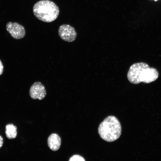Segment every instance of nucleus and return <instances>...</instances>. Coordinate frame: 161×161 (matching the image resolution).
Returning <instances> with one entry per match:
<instances>
[{"label": "nucleus", "mask_w": 161, "mask_h": 161, "mask_svg": "<svg viewBox=\"0 0 161 161\" xmlns=\"http://www.w3.org/2000/svg\"><path fill=\"white\" fill-rule=\"evenodd\" d=\"M3 142V139L2 137L1 136H0V148L2 146Z\"/></svg>", "instance_id": "obj_12"}, {"label": "nucleus", "mask_w": 161, "mask_h": 161, "mask_svg": "<svg viewBox=\"0 0 161 161\" xmlns=\"http://www.w3.org/2000/svg\"><path fill=\"white\" fill-rule=\"evenodd\" d=\"M61 143V138L56 134H52L48 138V145L52 151H56L58 150L60 148Z\"/></svg>", "instance_id": "obj_8"}, {"label": "nucleus", "mask_w": 161, "mask_h": 161, "mask_svg": "<svg viewBox=\"0 0 161 161\" xmlns=\"http://www.w3.org/2000/svg\"><path fill=\"white\" fill-rule=\"evenodd\" d=\"M3 70V66L1 61L0 60V75L2 74Z\"/></svg>", "instance_id": "obj_11"}, {"label": "nucleus", "mask_w": 161, "mask_h": 161, "mask_svg": "<svg viewBox=\"0 0 161 161\" xmlns=\"http://www.w3.org/2000/svg\"><path fill=\"white\" fill-rule=\"evenodd\" d=\"M33 12L35 16L39 20L46 22H50L57 18L59 10L58 6L53 1L42 0L34 5Z\"/></svg>", "instance_id": "obj_2"}, {"label": "nucleus", "mask_w": 161, "mask_h": 161, "mask_svg": "<svg viewBox=\"0 0 161 161\" xmlns=\"http://www.w3.org/2000/svg\"><path fill=\"white\" fill-rule=\"evenodd\" d=\"M155 1H157V0H154Z\"/></svg>", "instance_id": "obj_13"}, {"label": "nucleus", "mask_w": 161, "mask_h": 161, "mask_svg": "<svg viewBox=\"0 0 161 161\" xmlns=\"http://www.w3.org/2000/svg\"><path fill=\"white\" fill-rule=\"evenodd\" d=\"M5 133L9 139L15 138L17 135V127L12 124H9L6 126Z\"/></svg>", "instance_id": "obj_9"}, {"label": "nucleus", "mask_w": 161, "mask_h": 161, "mask_svg": "<svg viewBox=\"0 0 161 161\" xmlns=\"http://www.w3.org/2000/svg\"><path fill=\"white\" fill-rule=\"evenodd\" d=\"M58 34L62 39L68 42L74 41L77 37V33L74 28L66 24L62 25L60 27Z\"/></svg>", "instance_id": "obj_4"}, {"label": "nucleus", "mask_w": 161, "mask_h": 161, "mask_svg": "<svg viewBox=\"0 0 161 161\" xmlns=\"http://www.w3.org/2000/svg\"><path fill=\"white\" fill-rule=\"evenodd\" d=\"M158 76V72L155 69L149 67L142 72L140 80L141 82L148 83L155 81Z\"/></svg>", "instance_id": "obj_7"}, {"label": "nucleus", "mask_w": 161, "mask_h": 161, "mask_svg": "<svg viewBox=\"0 0 161 161\" xmlns=\"http://www.w3.org/2000/svg\"><path fill=\"white\" fill-rule=\"evenodd\" d=\"M121 126L118 119L115 116L106 118L99 125L98 132L101 138L108 142L118 139L121 133Z\"/></svg>", "instance_id": "obj_1"}, {"label": "nucleus", "mask_w": 161, "mask_h": 161, "mask_svg": "<svg viewBox=\"0 0 161 161\" xmlns=\"http://www.w3.org/2000/svg\"><path fill=\"white\" fill-rule=\"evenodd\" d=\"M149 67L148 64L143 62L133 64L130 67L127 74L129 81L134 84H138L141 83L140 78L142 72Z\"/></svg>", "instance_id": "obj_3"}, {"label": "nucleus", "mask_w": 161, "mask_h": 161, "mask_svg": "<svg viewBox=\"0 0 161 161\" xmlns=\"http://www.w3.org/2000/svg\"><path fill=\"white\" fill-rule=\"evenodd\" d=\"M29 94L32 99L41 100L45 97L46 92L44 86L41 82L37 81L31 86Z\"/></svg>", "instance_id": "obj_6"}, {"label": "nucleus", "mask_w": 161, "mask_h": 161, "mask_svg": "<svg viewBox=\"0 0 161 161\" xmlns=\"http://www.w3.org/2000/svg\"><path fill=\"white\" fill-rule=\"evenodd\" d=\"M6 27L7 32L14 39H21L25 35L26 32L24 27L17 22H8Z\"/></svg>", "instance_id": "obj_5"}, {"label": "nucleus", "mask_w": 161, "mask_h": 161, "mask_svg": "<svg viewBox=\"0 0 161 161\" xmlns=\"http://www.w3.org/2000/svg\"><path fill=\"white\" fill-rule=\"evenodd\" d=\"M69 161H85L84 159L82 156L78 154L74 155L70 157Z\"/></svg>", "instance_id": "obj_10"}]
</instances>
